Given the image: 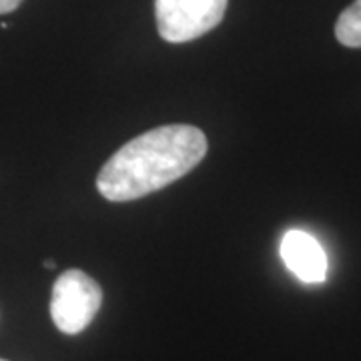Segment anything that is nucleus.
Instances as JSON below:
<instances>
[{"instance_id": "nucleus-8", "label": "nucleus", "mask_w": 361, "mask_h": 361, "mask_svg": "<svg viewBox=\"0 0 361 361\" xmlns=\"http://www.w3.org/2000/svg\"><path fill=\"white\" fill-rule=\"evenodd\" d=\"M0 361H6V360H0Z\"/></svg>"}, {"instance_id": "nucleus-6", "label": "nucleus", "mask_w": 361, "mask_h": 361, "mask_svg": "<svg viewBox=\"0 0 361 361\" xmlns=\"http://www.w3.org/2000/svg\"><path fill=\"white\" fill-rule=\"evenodd\" d=\"M23 4V0H0V14L13 13Z\"/></svg>"}, {"instance_id": "nucleus-5", "label": "nucleus", "mask_w": 361, "mask_h": 361, "mask_svg": "<svg viewBox=\"0 0 361 361\" xmlns=\"http://www.w3.org/2000/svg\"><path fill=\"white\" fill-rule=\"evenodd\" d=\"M336 39L348 49H361V0H353L336 23Z\"/></svg>"}, {"instance_id": "nucleus-1", "label": "nucleus", "mask_w": 361, "mask_h": 361, "mask_svg": "<svg viewBox=\"0 0 361 361\" xmlns=\"http://www.w3.org/2000/svg\"><path fill=\"white\" fill-rule=\"evenodd\" d=\"M207 155V137L193 125H163L125 142L97 177L109 201H133L185 177Z\"/></svg>"}, {"instance_id": "nucleus-3", "label": "nucleus", "mask_w": 361, "mask_h": 361, "mask_svg": "<svg viewBox=\"0 0 361 361\" xmlns=\"http://www.w3.org/2000/svg\"><path fill=\"white\" fill-rule=\"evenodd\" d=\"M229 0H155L161 39L180 44L199 39L219 25Z\"/></svg>"}, {"instance_id": "nucleus-2", "label": "nucleus", "mask_w": 361, "mask_h": 361, "mask_svg": "<svg viewBox=\"0 0 361 361\" xmlns=\"http://www.w3.org/2000/svg\"><path fill=\"white\" fill-rule=\"evenodd\" d=\"M103 291L101 285L85 271H65L52 287L51 317L59 331L77 336L87 329L101 310Z\"/></svg>"}, {"instance_id": "nucleus-4", "label": "nucleus", "mask_w": 361, "mask_h": 361, "mask_svg": "<svg viewBox=\"0 0 361 361\" xmlns=\"http://www.w3.org/2000/svg\"><path fill=\"white\" fill-rule=\"evenodd\" d=\"M281 259L287 269L303 283H323L327 279V255L323 247L305 231H287L281 239Z\"/></svg>"}, {"instance_id": "nucleus-7", "label": "nucleus", "mask_w": 361, "mask_h": 361, "mask_svg": "<svg viewBox=\"0 0 361 361\" xmlns=\"http://www.w3.org/2000/svg\"><path fill=\"white\" fill-rule=\"evenodd\" d=\"M44 267H49V269H54V267H56V263H54V261H51V259H47V261H44Z\"/></svg>"}]
</instances>
